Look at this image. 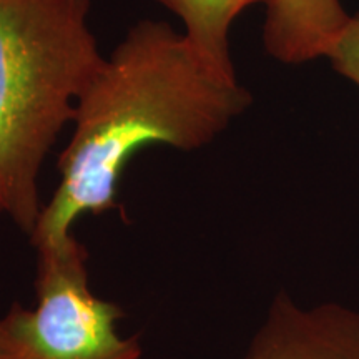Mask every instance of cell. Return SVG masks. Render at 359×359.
<instances>
[{"label": "cell", "mask_w": 359, "mask_h": 359, "mask_svg": "<svg viewBox=\"0 0 359 359\" xmlns=\"http://www.w3.org/2000/svg\"><path fill=\"white\" fill-rule=\"evenodd\" d=\"M339 0H269L263 45L285 65H302L326 57L348 24Z\"/></svg>", "instance_id": "5"}, {"label": "cell", "mask_w": 359, "mask_h": 359, "mask_svg": "<svg viewBox=\"0 0 359 359\" xmlns=\"http://www.w3.org/2000/svg\"><path fill=\"white\" fill-rule=\"evenodd\" d=\"M182 22L183 34L219 77L238 80L230 55V29L246 8L269 0H154Z\"/></svg>", "instance_id": "6"}, {"label": "cell", "mask_w": 359, "mask_h": 359, "mask_svg": "<svg viewBox=\"0 0 359 359\" xmlns=\"http://www.w3.org/2000/svg\"><path fill=\"white\" fill-rule=\"evenodd\" d=\"M0 215H4V205H2V198H0Z\"/></svg>", "instance_id": "8"}, {"label": "cell", "mask_w": 359, "mask_h": 359, "mask_svg": "<svg viewBox=\"0 0 359 359\" xmlns=\"http://www.w3.org/2000/svg\"><path fill=\"white\" fill-rule=\"evenodd\" d=\"M250 105L248 90L210 69L185 34L161 20L137 22L79 98L58 156L60 182L29 235L34 250L75 235L85 215L118 208L120 180L143 148L200 150Z\"/></svg>", "instance_id": "1"}, {"label": "cell", "mask_w": 359, "mask_h": 359, "mask_svg": "<svg viewBox=\"0 0 359 359\" xmlns=\"http://www.w3.org/2000/svg\"><path fill=\"white\" fill-rule=\"evenodd\" d=\"M326 58L339 75L359 87V12L349 15L348 24L330 48Z\"/></svg>", "instance_id": "7"}, {"label": "cell", "mask_w": 359, "mask_h": 359, "mask_svg": "<svg viewBox=\"0 0 359 359\" xmlns=\"http://www.w3.org/2000/svg\"><path fill=\"white\" fill-rule=\"evenodd\" d=\"M241 359H359V309L303 306L281 291Z\"/></svg>", "instance_id": "4"}, {"label": "cell", "mask_w": 359, "mask_h": 359, "mask_svg": "<svg viewBox=\"0 0 359 359\" xmlns=\"http://www.w3.org/2000/svg\"><path fill=\"white\" fill-rule=\"evenodd\" d=\"M87 262L75 235L35 250V303L0 316V359H143L140 336L120 330L122 306L92 290Z\"/></svg>", "instance_id": "3"}, {"label": "cell", "mask_w": 359, "mask_h": 359, "mask_svg": "<svg viewBox=\"0 0 359 359\" xmlns=\"http://www.w3.org/2000/svg\"><path fill=\"white\" fill-rule=\"evenodd\" d=\"M92 0H0V198L27 236L43 201V161L105 55Z\"/></svg>", "instance_id": "2"}]
</instances>
